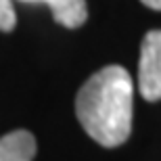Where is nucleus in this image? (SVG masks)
<instances>
[{
    "label": "nucleus",
    "instance_id": "3",
    "mask_svg": "<svg viewBox=\"0 0 161 161\" xmlns=\"http://www.w3.org/2000/svg\"><path fill=\"white\" fill-rule=\"evenodd\" d=\"M36 138L27 130H15L0 138V161H34Z\"/></svg>",
    "mask_w": 161,
    "mask_h": 161
},
{
    "label": "nucleus",
    "instance_id": "5",
    "mask_svg": "<svg viewBox=\"0 0 161 161\" xmlns=\"http://www.w3.org/2000/svg\"><path fill=\"white\" fill-rule=\"evenodd\" d=\"M17 25L13 0H0V31H13Z\"/></svg>",
    "mask_w": 161,
    "mask_h": 161
},
{
    "label": "nucleus",
    "instance_id": "2",
    "mask_svg": "<svg viewBox=\"0 0 161 161\" xmlns=\"http://www.w3.org/2000/svg\"><path fill=\"white\" fill-rule=\"evenodd\" d=\"M138 90L144 101H161V30L149 31L140 44Z\"/></svg>",
    "mask_w": 161,
    "mask_h": 161
},
{
    "label": "nucleus",
    "instance_id": "6",
    "mask_svg": "<svg viewBox=\"0 0 161 161\" xmlns=\"http://www.w3.org/2000/svg\"><path fill=\"white\" fill-rule=\"evenodd\" d=\"M144 6H149L153 11H161V0H140Z\"/></svg>",
    "mask_w": 161,
    "mask_h": 161
},
{
    "label": "nucleus",
    "instance_id": "4",
    "mask_svg": "<svg viewBox=\"0 0 161 161\" xmlns=\"http://www.w3.org/2000/svg\"><path fill=\"white\" fill-rule=\"evenodd\" d=\"M23 2H40L50 6L54 21L67 30H78L88 19L86 0H23Z\"/></svg>",
    "mask_w": 161,
    "mask_h": 161
},
{
    "label": "nucleus",
    "instance_id": "1",
    "mask_svg": "<svg viewBox=\"0 0 161 161\" xmlns=\"http://www.w3.org/2000/svg\"><path fill=\"white\" fill-rule=\"evenodd\" d=\"M75 113L86 134L101 147L115 149L124 144L132 132V75L121 65L103 67L80 88Z\"/></svg>",
    "mask_w": 161,
    "mask_h": 161
}]
</instances>
